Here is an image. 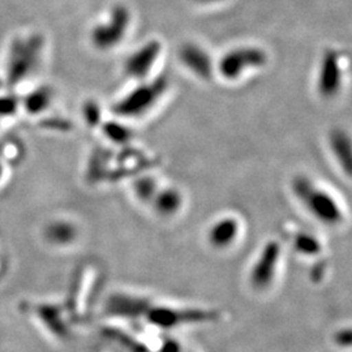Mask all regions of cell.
<instances>
[{
    "label": "cell",
    "instance_id": "obj_1",
    "mask_svg": "<svg viewBox=\"0 0 352 352\" xmlns=\"http://www.w3.org/2000/svg\"><path fill=\"white\" fill-rule=\"evenodd\" d=\"M292 192L304 210L325 226H340L344 221L343 208L329 189L320 186L308 176H296L292 183Z\"/></svg>",
    "mask_w": 352,
    "mask_h": 352
},
{
    "label": "cell",
    "instance_id": "obj_2",
    "mask_svg": "<svg viewBox=\"0 0 352 352\" xmlns=\"http://www.w3.org/2000/svg\"><path fill=\"white\" fill-rule=\"evenodd\" d=\"M168 87L166 77H157L153 81L140 84L126 96L115 103L113 111L118 116L126 119L142 118L160 102Z\"/></svg>",
    "mask_w": 352,
    "mask_h": 352
},
{
    "label": "cell",
    "instance_id": "obj_3",
    "mask_svg": "<svg viewBox=\"0 0 352 352\" xmlns=\"http://www.w3.org/2000/svg\"><path fill=\"white\" fill-rule=\"evenodd\" d=\"M266 63V54L257 47H239L226 52L218 64V71L226 80H236L244 72Z\"/></svg>",
    "mask_w": 352,
    "mask_h": 352
},
{
    "label": "cell",
    "instance_id": "obj_4",
    "mask_svg": "<svg viewBox=\"0 0 352 352\" xmlns=\"http://www.w3.org/2000/svg\"><path fill=\"white\" fill-rule=\"evenodd\" d=\"M131 23V13L124 6L113 7L106 23L96 26L93 30V42L101 50L118 46L126 36Z\"/></svg>",
    "mask_w": 352,
    "mask_h": 352
},
{
    "label": "cell",
    "instance_id": "obj_5",
    "mask_svg": "<svg viewBox=\"0 0 352 352\" xmlns=\"http://www.w3.org/2000/svg\"><path fill=\"white\" fill-rule=\"evenodd\" d=\"M343 81V72L340 54L337 51H327L320 65L317 88L320 96L333 98L340 93Z\"/></svg>",
    "mask_w": 352,
    "mask_h": 352
},
{
    "label": "cell",
    "instance_id": "obj_6",
    "mask_svg": "<svg viewBox=\"0 0 352 352\" xmlns=\"http://www.w3.org/2000/svg\"><path fill=\"white\" fill-rule=\"evenodd\" d=\"M280 257V248L277 243H267L257 257L251 272V283L257 289H264L273 283L277 274L278 260Z\"/></svg>",
    "mask_w": 352,
    "mask_h": 352
},
{
    "label": "cell",
    "instance_id": "obj_7",
    "mask_svg": "<svg viewBox=\"0 0 352 352\" xmlns=\"http://www.w3.org/2000/svg\"><path fill=\"white\" fill-rule=\"evenodd\" d=\"M161 50L162 46L158 41H149L148 43L142 45L140 49L128 56L126 60V75L136 80L146 78L154 64L157 63Z\"/></svg>",
    "mask_w": 352,
    "mask_h": 352
},
{
    "label": "cell",
    "instance_id": "obj_8",
    "mask_svg": "<svg viewBox=\"0 0 352 352\" xmlns=\"http://www.w3.org/2000/svg\"><path fill=\"white\" fill-rule=\"evenodd\" d=\"M239 221L234 217H223L215 221L209 228L208 239L214 248L225 250L236 243L239 238Z\"/></svg>",
    "mask_w": 352,
    "mask_h": 352
},
{
    "label": "cell",
    "instance_id": "obj_9",
    "mask_svg": "<svg viewBox=\"0 0 352 352\" xmlns=\"http://www.w3.org/2000/svg\"><path fill=\"white\" fill-rule=\"evenodd\" d=\"M180 60L190 72L201 78H209L213 74V62L209 54L197 45H184L180 50Z\"/></svg>",
    "mask_w": 352,
    "mask_h": 352
},
{
    "label": "cell",
    "instance_id": "obj_10",
    "mask_svg": "<svg viewBox=\"0 0 352 352\" xmlns=\"http://www.w3.org/2000/svg\"><path fill=\"white\" fill-rule=\"evenodd\" d=\"M330 148L337 162L343 167L346 175H350L351 170V142L343 131H334L330 135Z\"/></svg>",
    "mask_w": 352,
    "mask_h": 352
},
{
    "label": "cell",
    "instance_id": "obj_11",
    "mask_svg": "<svg viewBox=\"0 0 352 352\" xmlns=\"http://www.w3.org/2000/svg\"><path fill=\"white\" fill-rule=\"evenodd\" d=\"M151 201L157 213L161 215H174L177 210H180L183 199L176 189L166 188L154 195Z\"/></svg>",
    "mask_w": 352,
    "mask_h": 352
},
{
    "label": "cell",
    "instance_id": "obj_12",
    "mask_svg": "<svg viewBox=\"0 0 352 352\" xmlns=\"http://www.w3.org/2000/svg\"><path fill=\"white\" fill-rule=\"evenodd\" d=\"M295 244L298 252H305L308 254H314L321 250V244L311 235H296Z\"/></svg>",
    "mask_w": 352,
    "mask_h": 352
},
{
    "label": "cell",
    "instance_id": "obj_13",
    "mask_svg": "<svg viewBox=\"0 0 352 352\" xmlns=\"http://www.w3.org/2000/svg\"><path fill=\"white\" fill-rule=\"evenodd\" d=\"M195 1H199V3H202V4H213V3L221 1V0H195Z\"/></svg>",
    "mask_w": 352,
    "mask_h": 352
}]
</instances>
